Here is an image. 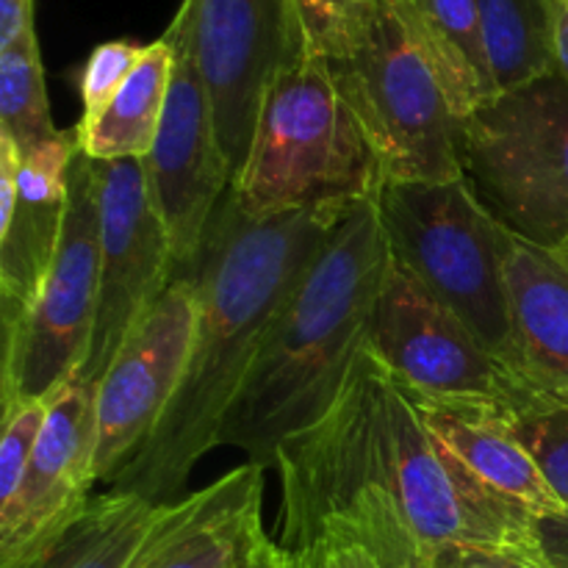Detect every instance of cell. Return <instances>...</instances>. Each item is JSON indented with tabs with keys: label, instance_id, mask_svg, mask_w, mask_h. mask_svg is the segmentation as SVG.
<instances>
[{
	"label": "cell",
	"instance_id": "cell-22",
	"mask_svg": "<svg viewBox=\"0 0 568 568\" xmlns=\"http://www.w3.org/2000/svg\"><path fill=\"white\" fill-rule=\"evenodd\" d=\"M497 92L555 72L558 0H477Z\"/></svg>",
	"mask_w": 568,
	"mask_h": 568
},
{
	"label": "cell",
	"instance_id": "cell-20",
	"mask_svg": "<svg viewBox=\"0 0 568 568\" xmlns=\"http://www.w3.org/2000/svg\"><path fill=\"white\" fill-rule=\"evenodd\" d=\"M172 78V44L161 37L144 55L103 114L89 128H75L78 148L92 161L148 159L159 136Z\"/></svg>",
	"mask_w": 568,
	"mask_h": 568
},
{
	"label": "cell",
	"instance_id": "cell-16",
	"mask_svg": "<svg viewBox=\"0 0 568 568\" xmlns=\"http://www.w3.org/2000/svg\"><path fill=\"white\" fill-rule=\"evenodd\" d=\"M503 266L516 336V375L536 416L568 408V266L503 225ZM530 419V416H527Z\"/></svg>",
	"mask_w": 568,
	"mask_h": 568
},
{
	"label": "cell",
	"instance_id": "cell-34",
	"mask_svg": "<svg viewBox=\"0 0 568 568\" xmlns=\"http://www.w3.org/2000/svg\"><path fill=\"white\" fill-rule=\"evenodd\" d=\"M555 253H558V255H560V258H564V264L568 266V239H566V242H564V244H560V247H558V250H555Z\"/></svg>",
	"mask_w": 568,
	"mask_h": 568
},
{
	"label": "cell",
	"instance_id": "cell-11",
	"mask_svg": "<svg viewBox=\"0 0 568 568\" xmlns=\"http://www.w3.org/2000/svg\"><path fill=\"white\" fill-rule=\"evenodd\" d=\"M181 6L189 14L216 136L236 181L266 89L305 42L308 26L297 0H181Z\"/></svg>",
	"mask_w": 568,
	"mask_h": 568
},
{
	"label": "cell",
	"instance_id": "cell-15",
	"mask_svg": "<svg viewBox=\"0 0 568 568\" xmlns=\"http://www.w3.org/2000/svg\"><path fill=\"white\" fill-rule=\"evenodd\" d=\"M78 136H61L20 155L0 133V314L6 322L31 308L53 266L70 203V164Z\"/></svg>",
	"mask_w": 568,
	"mask_h": 568
},
{
	"label": "cell",
	"instance_id": "cell-28",
	"mask_svg": "<svg viewBox=\"0 0 568 568\" xmlns=\"http://www.w3.org/2000/svg\"><path fill=\"white\" fill-rule=\"evenodd\" d=\"M536 547L544 568H568V508L536 519Z\"/></svg>",
	"mask_w": 568,
	"mask_h": 568
},
{
	"label": "cell",
	"instance_id": "cell-21",
	"mask_svg": "<svg viewBox=\"0 0 568 568\" xmlns=\"http://www.w3.org/2000/svg\"><path fill=\"white\" fill-rule=\"evenodd\" d=\"M458 120L497 94L477 0H405Z\"/></svg>",
	"mask_w": 568,
	"mask_h": 568
},
{
	"label": "cell",
	"instance_id": "cell-1",
	"mask_svg": "<svg viewBox=\"0 0 568 568\" xmlns=\"http://www.w3.org/2000/svg\"><path fill=\"white\" fill-rule=\"evenodd\" d=\"M275 469L281 547L333 527L388 568H425L469 549L538 560L536 519L466 469L369 342L327 414L277 447Z\"/></svg>",
	"mask_w": 568,
	"mask_h": 568
},
{
	"label": "cell",
	"instance_id": "cell-29",
	"mask_svg": "<svg viewBox=\"0 0 568 568\" xmlns=\"http://www.w3.org/2000/svg\"><path fill=\"white\" fill-rule=\"evenodd\" d=\"M430 568H544L541 560L525 558L514 552H488V549H469V552H449L438 558Z\"/></svg>",
	"mask_w": 568,
	"mask_h": 568
},
{
	"label": "cell",
	"instance_id": "cell-24",
	"mask_svg": "<svg viewBox=\"0 0 568 568\" xmlns=\"http://www.w3.org/2000/svg\"><path fill=\"white\" fill-rule=\"evenodd\" d=\"M144 48L148 44H136L131 39H111V42L98 44L89 53V59L81 67V75H78V92H81L83 105L78 128H89L103 114L105 105L114 100V94L120 92L133 67L144 55Z\"/></svg>",
	"mask_w": 568,
	"mask_h": 568
},
{
	"label": "cell",
	"instance_id": "cell-17",
	"mask_svg": "<svg viewBox=\"0 0 568 568\" xmlns=\"http://www.w3.org/2000/svg\"><path fill=\"white\" fill-rule=\"evenodd\" d=\"M264 466L244 464L200 491L178 499V510L136 568H233L266 536L261 525Z\"/></svg>",
	"mask_w": 568,
	"mask_h": 568
},
{
	"label": "cell",
	"instance_id": "cell-10",
	"mask_svg": "<svg viewBox=\"0 0 568 568\" xmlns=\"http://www.w3.org/2000/svg\"><path fill=\"white\" fill-rule=\"evenodd\" d=\"M164 37L172 44V78L159 136L144 166L150 197L164 222L181 275L200 255L205 231L233 189V172L216 136L214 109L194 61L183 6H178Z\"/></svg>",
	"mask_w": 568,
	"mask_h": 568
},
{
	"label": "cell",
	"instance_id": "cell-26",
	"mask_svg": "<svg viewBox=\"0 0 568 568\" xmlns=\"http://www.w3.org/2000/svg\"><path fill=\"white\" fill-rule=\"evenodd\" d=\"M48 403H26L3 416L0 438V514L17 503L31 466L33 447L44 425Z\"/></svg>",
	"mask_w": 568,
	"mask_h": 568
},
{
	"label": "cell",
	"instance_id": "cell-30",
	"mask_svg": "<svg viewBox=\"0 0 568 568\" xmlns=\"http://www.w3.org/2000/svg\"><path fill=\"white\" fill-rule=\"evenodd\" d=\"M33 31V0H0V50H9Z\"/></svg>",
	"mask_w": 568,
	"mask_h": 568
},
{
	"label": "cell",
	"instance_id": "cell-27",
	"mask_svg": "<svg viewBox=\"0 0 568 568\" xmlns=\"http://www.w3.org/2000/svg\"><path fill=\"white\" fill-rule=\"evenodd\" d=\"M521 442L532 453V458L541 466L544 477L560 503L568 508V408L549 410V414L530 416L516 425Z\"/></svg>",
	"mask_w": 568,
	"mask_h": 568
},
{
	"label": "cell",
	"instance_id": "cell-6",
	"mask_svg": "<svg viewBox=\"0 0 568 568\" xmlns=\"http://www.w3.org/2000/svg\"><path fill=\"white\" fill-rule=\"evenodd\" d=\"M372 200L392 258L516 375L503 225L471 183L466 178L381 183Z\"/></svg>",
	"mask_w": 568,
	"mask_h": 568
},
{
	"label": "cell",
	"instance_id": "cell-12",
	"mask_svg": "<svg viewBox=\"0 0 568 568\" xmlns=\"http://www.w3.org/2000/svg\"><path fill=\"white\" fill-rule=\"evenodd\" d=\"M100 181V275L92 344L78 381L98 386L125 338L178 277L144 159L94 161Z\"/></svg>",
	"mask_w": 568,
	"mask_h": 568
},
{
	"label": "cell",
	"instance_id": "cell-35",
	"mask_svg": "<svg viewBox=\"0 0 568 568\" xmlns=\"http://www.w3.org/2000/svg\"><path fill=\"white\" fill-rule=\"evenodd\" d=\"M425 568H430V566H425Z\"/></svg>",
	"mask_w": 568,
	"mask_h": 568
},
{
	"label": "cell",
	"instance_id": "cell-25",
	"mask_svg": "<svg viewBox=\"0 0 568 568\" xmlns=\"http://www.w3.org/2000/svg\"><path fill=\"white\" fill-rule=\"evenodd\" d=\"M264 568H388L366 544L349 532L316 530L292 547H281L270 538L264 547Z\"/></svg>",
	"mask_w": 568,
	"mask_h": 568
},
{
	"label": "cell",
	"instance_id": "cell-19",
	"mask_svg": "<svg viewBox=\"0 0 568 568\" xmlns=\"http://www.w3.org/2000/svg\"><path fill=\"white\" fill-rule=\"evenodd\" d=\"M175 510L178 503L159 505L139 494L111 488L92 499L81 521L39 568H136Z\"/></svg>",
	"mask_w": 568,
	"mask_h": 568
},
{
	"label": "cell",
	"instance_id": "cell-23",
	"mask_svg": "<svg viewBox=\"0 0 568 568\" xmlns=\"http://www.w3.org/2000/svg\"><path fill=\"white\" fill-rule=\"evenodd\" d=\"M0 133L14 142L20 155L64 136L50 116L37 31L0 50Z\"/></svg>",
	"mask_w": 568,
	"mask_h": 568
},
{
	"label": "cell",
	"instance_id": "cell-8",
	"mask_svg": "<svg viewBox=\"0 0 568 568\" xmlns=\"http://www.w3.org/2000/svg\"><path fill=\"white\" fill-rule=\"evenodd\" d=\"M70 203L53 266L26 314L3 325V416L26 403H48L75 381L89 355L98 314L100 181L94 161L75 150Z\"/></svg>",
	"mask_w": 568,
	"mask_h": 568
},
{
	"label": "cell",
	"instance_id": "cell-33",
	"mask_svg": "<svg viewBox=\"0 0 568 568\" xmlns=\"http://www.w3.org/2000/svg\"><path fill=\"white\" fill-rule=\"evenodd\" d=\"M266 541H270V536L261 538V541L255 544L253 549H250L247 558L239 560V564L233 566V568H264V547H266Z\"/></svg>",
	"mask_w": 568,
	"mask_h": 568
},
{
	"label": "cell",
	"instance_id": "cell-5",
	"mask_svg": "<svg viewBox=\"0 0 568 568\" xmlns=\"http://www.w3.org/2000/svg\"><path fill=\"white\" fill-rule=\"evenodd\" d=\"M377 189L375 153L308 31L264 94L247 161L233 181L239 211L272 220L372 200Z\"/></svg>",
	"mask_w": 568,
	"mask_h": 568
},
{
	"label": "cell",
	"instance_id": "cell-31",
	"mask_svg": "<svg viewBox=\"0 0 568 568\" xmlns=\"http://www.w3.org/2000/svg\"><path fill=\"white\" fill-rule=\"evenodd\" d=\"M361 3H364V0H297L311 37H320V33H325L327 28L336 26L342 17H347L349 11Z\"/></svg>",
	"mask_w": 568,
	"mask_h": 568
},
{
	"label": "cell",
	"instance_id": "cell-2",
	"mask_svg": "<svg viewBox=\"0 0 568 568\" xmlns=\"http://www.w3.org/2000/svg\"><path fill=\"white\" fill-rule=\"evenodd\" d=\"M353 203H325L272 220L239 211L233 189L205 231L194 264L197 314L183 381L142 453L111 480L150 503L186 497L194 466L222 447L244 381L297 277Z\"/></svg>",
	"mask_w": 568,
	"mask_h": 568
},
{
	"label": "cell",
	"instance_id": "cell-18",
	"mask_svg": "<svg viewBox=\"0 0 568 568\" xmlns=\"http://www.w3.org/2000/svg\"><path fill=\"white\" fill-rule=\"evenodd\" d=\"M414 399L433 433L464 460L466 469L488 491L516 505L532 519L566 510V505L544 477L538 460L521 442L516 430L519 422L491 414V410L453 408V405L425 403L419 397Z\"/></svg>",
	"mask_w": 568,
	"mask_h": 568
},
{
	"label": "cell",
	"instance_id": "cell-9",
	"mask_svg": "<svg viewBox=\"0 0 568 568\" xmlns=\"http://www.w3.org/2000/svg\"><path fill=\"white\" fill-rule=\"evenodd\" d=\"M369 347L425 403L491 410L516 422L536 416L519 377L394 258L372 314Z\"/></svg>",
	"mask_w": 568,
	"mask_h": 568
},
{
	"label": "cell",
	"instance_id": "cell-3",
	"mask_svg": "<svg viewBox=\"0 0 568 568\" xmlns=\"http://www.w3.org/2000/svg\"><path fill=\"white\" fill-rule=\"evenodd\" d=\"M388 258L375 200H358L327 231L272 320L222 447L275 469L277 447L327 414L369 342Z\"/></svg>",
	"mask_w": 568,
	"mask_h": 568
},
{
	"label": "cell",
	"instance_id": "cell-14",
	"mask_svg": "<svg viewBox=\"0 0 568 568\" xmlns=\"http://www.w3.org/2000/svg\"><path fill=\"white\" fill-rule=\"evenodd\" d=\"M98 386L70 381L48 399L26 483L0 514V568H39L92 505Z\"/></svg>",
	"mask_w": 568,
	"mask_h": 568
},
{
	"label": "cell",
	"instance_id": "cell-4",
	"mask_svg": "<svg viewBox=\"0 0 568 568\" xmlns=\"http://www.w3.org/2000/svg\"><path fill=\"white\" fill-rule=\"evenodd\" d=\"M314 42L375 153L381 183L464 178L460 120L405 0H364Z\"/></svg>",
	"mask_w": 568,
	"mask_h": 568
},
{
	"label": "cell",
	"instance_id": "cell-7",
	"mask_svg": "<svg viewBox=\"0 0 568 568\" xmlns=\"http://www.w3.org/2000/svg\"><path fill=\"white\" fill-rule=\"evenodd\" d=\"M464 178L516 236L558 250L568 239V83L552 72L497 92L458 122Z\"/></svg>",
	"mask_w": 568,
	"mask_h": 568
},
{
	"label": "cell",
	"instance_id": "cell-32",
	"mask_svg": "<svg viewBox=\"0 0 568 568\" xmlns=\"http://www.w3.org/2000/svg\"><path fill=\"white\" fill-rule=\"evenodd\" d=\"M555 72L568 83V0H558L555 14Z\"/></svg>",
	"mask_w": 568,
	"mask_h": 568
},
{
	"label": "cell",
	"instance_id": "cell-13",
	"mask_svg": "<svg viewBox=\"0 0 568 568\" xmlns=\"http://www.w3.org/2000/svg\"><path fill=\"white\" fill-rule=\"evenodd\" d=\"M194 314V281L178 275L133 327L98 383V483L114 480L164 419L186 369Z\"/></svg>",
	"mask_w": 568,
	"mask_h": 568
}]
</instances>
